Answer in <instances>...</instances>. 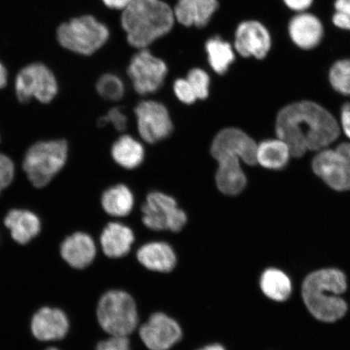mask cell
<instances>
[{"mask_svg":"<svg viewBox=\"0 0 350 350\" xmlns=\"http://www.w3.org/2000/svg\"><path fill=\"white\" fill-rule=\"evenodd\" d=\"M15 94L21 103L32 99L48 104L59 93V82L51 68L41 62H33L22 68L16 74L14 82Z\"/></svg>","mask_w":350,"mask_h":350,"instance_id":"cell-7","label":"cell"},{"mask_svg":"<svg viewBox=\"0 0 350 350\" xmlns=\"http://www.w3.org/2000/svg\"><path fill=\"white\" fill-rule=\"evenodd\" d=\"M1 190H2L1 188H0V192H1Z\"/></svg>","mask_w":350,"mask_h":350,"instance_id":"cell-43","label":"cell"},{"mask_svg":"<svg viewBox=\"0 0 350 350\" xmlns=\"http://www.w3.org/2000/svg\"><path fill=\"white\" fill-rule=\"evenodd\" d=\"M96 90L100 97L111 102H118L124 98L125 85L120 77L113 73H105L96 83Z\"/></svg>","mask_w":350,"mask_h":350,"instance_id":"cell-28","label":"cell"},{"mask_svg":"<svg viewBox=\"0 0 350 350\" xmlns=\"http://www.w3.org/2000/svg\"><path fill=\"white\" fill-rule=\"evenodd\" d=\"M169 72L163 59L148 49L138 50L130 60L126 74L139 95L155 94L164 85Z\"/></svg>","mask_w":350,"mask_h":350,"instance_id":"cell-10","label":"cell"},{"mask_svg":"<svg viewBox=\"0 0 350 350\" xmlns=\"http://www.w3.org/2000/svg\"><path fill=\"white\" fill-rule=\"evenodd\" d=\"M258 288L266 299L282 303L290 299L293 292L291 279L281 269L267 268L258 278Z\"/></svg>","mask_w":350,"mask_h":350,"instance_id":"cell-23","label":"cell"},{"mask_svg":"<svg viewBox=\"0 0 350 350\" xmlns=\"http://www.w3.org/2000/svg\"><path fill=\"white\" fill-rule=\"evenodd\" d=\"M330 84L339 94L350 96V59H340L332 66L329 71Z\"/></svg>","mask_w":350,"mask_h":350,"instance_id":"cell-29","label":"cell"},{"mask_svg":"<svg viewBox=\"0 0 350 350\" xmlns=\"http://www.w3.org/2000/svg\"><path fill=\"white\" fill-rule=\"evenodd\" d=\"M69 322L62 310L43 308L34 314L31 329L39 340L49 341L63 339L68 334Z\"/></svg>","mask_w":350,"mask_h":350,"instance_id":"cell-20","label":"cell"},{"mask_svg":"<svg viewBox=\"0 0 350 350\" xmlns=\"http://www.w3.org/2000/svg\"><path fill=\"white\" fill-rule=\"evenodd\" d=\"M347 288V278L342 271L322 269L304 279L301 297L314 318L323 323H334L348 312L347 301L342 297Z\"/></svg>","mask_w":350,"mask_h":350,"instance_id":"cell-3","label":"cell"},{"mask_svg":"<svg viewBox=\"0 0 350 350\" xmlns=\"http://www.w3.org/2000/svg\"><path fill=\"white\" fill-rule=\"evenodd\" d=\"M312 169L328 187L338 191L350 190V144L323 150L314 157Z\"/></svg>","mask_w":350,"mask_h":350,"instance_id":"cell-11","label":"cell"},{"mask_svg":"<svg viewBox=\"0 0 350 350\" xmlns=\"http://www.w3.org/2000/svg\"><path fill=\"white\" fill-rule=\"evenodd\" d=\"M100 1L109 10L124 11L133 0H100Z\"/></svg>","mask_w":350,"mask_h":350,"instance_id":"cell-38","label":"cell"},{"mask_svg":"<svg viewBox=\"0 0 350 350\" xmlns=\"http://www.w3.org/2000/svg\"><path fill=\"white\" fill-rule=\"evenodd\" d=\"M103 208L108 215L115 217L129 216L133 211L135 198L133 191L128 186L116 185L103 192L102 196Z\"/></svg>","mask_w":350,"mask_h":350,"instance_id":"cell-26","label":"cell"},{"mask_svg":"<svg viewBox=\"0 0 350 350\" xmlns=\"http://www.w3.org/2000/svg\"><path fill=\"white\" fill-rule=\"evenodd\" d=\"M61 256L73 269L89 268L97 257V245L90 234L77 232L69 236L61 245Z\"/></svg>","mask_w":350,"mask_h":350,"instance_id":"cell-17","label":"cell"},{"mask_svg":"<svg viewBox=\"0 0 350 350\" xmlns=\"http://www.w3.org/2000/svg\"><path fill=\"white\" fill-rule=\"evenodd\" d=\"M334 7L336 12H343L350 16V0H336Z\"/></svg>","mask_w":350,"mask_h":350,"instance_id":"cell-40","label":"cell"},{"mask_svg":"<svg viewBox=\"0 0 350 350\" xmlns=\"http://www.w3.org/2000/svg\"><path fill=\"white\" fill-rule=\"evenodd\" d=\"M8 71L6 66L0 61V90L3 89L8 84Z\"/></svg>","mask_w":350,"mask_h":350,"instance_id":"cell-41","label":"cell"},{"mask_svg":"<svg viewBox=\"0 0 350 350\" xmlns=\"http://www.w3.org/2000/svg\"><path fill=\"white\" fill-rule=\"evenodd\" d=\"M218 167L215 180L218 190L226 196H238L247 186V177L237 157H224L216 160Z\"/></svg>","mask_w":350,"mask_h":350,"instance_id":"cell-21","label":"cell"},{"mask_svg":"<svg viewBox=\"0 0 350 350\" xmlns=\"http://www.w3.org/2000/svg\"><path fill=\"white\" fill-rule=\"evenodd\" d=\"M204 50L210 68L219 76L225 75L234 63V46L220 36L209 38L204 44Z\"/></svg>","mask_w":350,"mask_h":350,"instance_id":"cell-24","label":"cell"},{"mask_svg":"<svg viewBox=\"0 0 350 350\" xmlns=\"http://www.w3.org/2000/svg\"><path fill=\"white\" fill-rule=\"evenodd\" d=\"M133 253L138 264L152 273L169 274L178 264L176 248L165 240L147 241L135 247Z\"/></svg>","mask_w":350,"mask_h":350,"instance_id":"cell-13","label":"cell"},{"mask_svg":"<svg viewBox=\"0 0 350 350\" xmlns=\"http://www.w3.org/2000/svg\"><path fill=\"white\" fill-rule=\"evenodd\" d=\"M186 78L193 89L197 99L205 100L208 98L211 79L205 70L200 68H191Z\"/></svg>","mask_w":350,"mask_h":350,"instance_id":"cell-30","label":"cell"},{"mask_svg":"<svg viewBox=\"0 0 350 350\" xmlns=\"http://www.w3.org/2000/svg\"><path fill=\"white\" fill-rule=\"evenodd\" d=\"M332 22L339 29L350 30V16L345 13L336 12L332 16Z\"/></svg>","mask_w":350,"mask_h":350,"instance_id":"cell-36","label":"cell"},{"mask_svg":"<svg viewBox=\"0 0 350 350\" xmlns=\"http://www.w3.org/2000/svg\"><path fill=\"white\" fill-rule=\"evenodd\" d=\"M194 350H228L224 344L219 341H210V342L200 345Z\"/></svg>","mask_w":350,"mask_h":350,"instance_id":"cell-39","label":"cell"},{"mask_svg":"<svg viewBox=\"0 0 350 350\" xmlns=\"http://www.w3.org/2000/svg\"><path fill=\"white\" fill-rule=\"evenodd\" d=\"M135 243L134 231L120 222H111L100 236V247L109 260H120L133 252Z\"/></svg>","mask_w":350,"mask_h":350,"instance_id":"cell-16","label":"cell"},{"mask_svg":"<svg viewBox=\"0 0 350 350\" xmlns=\"http://www.w3.org/2000/svg\"><path fill=\"white\" fill-rule=\"evenodd\" d=\"M218 8V0H177L173 10L179 25L201 29L209 23Z\"/></svg>","mask_w":350,"mask_h":350,"instance_id":"cell-19","label":"cell"},{"mask_svg":"<svg viewBox=\"0 0 350 350\" xmlns=\"http://www.w3.org/2000/svg\"><path fill=\"white\" fill-rule=\"evenodd\" d=\"M4 224L11 231L13 239L25 245L40 233V219L32 212L25 209H12L4 219Z\"/></svg>","mask_w":350,"mask_h":350,"instance_id":"cell-22","label":"cell"},{"mask_svg":"<svg viewBox=\"0 0 350 350\" xmlns=\"http://www.w3.org/2000/svg\"><path fill=\"white\" fill-rule=\"evenodd\" d=\"M68 152V143L64 139L38 142L30 147L25 156L23 169L33 186L46 187L64 168Z\"/></svg>","mask_w":350,"mask_h":350,"instance_id":"cell-6","label":"cell"},{"mask_svg":"<svg viewBox=\"0 0 350 350\" xmlns=\"http://www.w3.org/2000/svg\"><path fill=\"white\" fill-rule=\"evenodd\" d=\"M55 36L64 50L81 56H91L106 45L111 31L97 17L85 14L61 23Z\"/></svg>","mask_w":350,"mask_h":350,"instance_id":"cell-5","label":"cell"},{"mask_svg":"<svg viewBox=\"0 0 350 350\" xmlns=\"http://www.w3.org/2000/svg\"><path fill=\"white\" fill-rule=\"evenodd\" d=\"M174 10L163 0H133L122 12L126 42L137 50L148 49L174 28Z\"/></svg>","mask_w":350,"mask_h":350,"instance_id":"cell-2","label":"cell"},{"mask_svg":"<svg viewBox=\"0 0 350 350\" xmlns=\"http://www.w3.org/2000/svg\"><path fill=\"white\" fill-rule=\"evenodd\" d=\"M291 10L297 13L304 12L312 5L314 0H283Z\"/></svg>","mask_w":350,"mask_h":350,"instance_id":"cell-35","label":"cell"},{"mask_svg":"<svg viewBox=\"0 0 350 350\" xmlns=\"http://www.w3.org/2000/svg\"><path fill=\"white\" fill-rule=\"evenodd\" d=\"M113 161L126 170H134L143 163L146 152L141 142L129 135H122L111 148Z\"/></svg>","mask_w":350,"mask_h":350,"instance_id":"cell-25","label":"cell"},{"mask_svg":"<svg viewBox=\"0 0 350 350\" xmlns=\"http://www.w3.org/2000/svg\"><path fill=\"white\" fill-rule=\"evenodd\" d=\"M257 144L243 131L235 128L223 129L214 137L211 144V154L217 160L223 157H237L244 163L255 165Z\"/></svg>","mask_w":350,"mask_h":350,"instance_id":"cell-14","label":"cell"},{"mask_svg":"<svg viewBox=\"0 0 350 350\" xmlns=\"http://www.w3.org/2000/svg\"><path fill=\"white\" fill-rule=\"evenodd\" d=\"M291 155L290 148L282 139H266L257 146L256 161L264 168L280 170L288 165Z\"/></svg>","mask_w":350,"mask_h":350,"instance_id":"cell-27","label":"cell"},{"mask_svg":"<svg viewBox=\"0 0 350 350\" xmlns=\"http://www.w3.org/2000/svg\"><path fill=\"white\" fill-rule=\"evenodd\" d=\"M142 210L143 224L152 231L178 233L187 222V214L178 207L176 200L163 192L148 193Z\"/></svg>","mask_w":350,"mask_h":350,"instance_id":"cell-8","label":"cell"},{"mask_svg":"<svg viewBox=\"0 0 350 350\" xmlns=\"http://www.w3.org/2000/svg\"><path fill=\"white\" fill-rule=\"evenodd\" d=\"M15 167L12 161L6 155L0 153V188L10 186L14 178Z\"/></svg>","mask_w":350,"mask_h":350,"instance_id":"cell-34","label":"cell"},{"mask_svg":"<svg viewBox=\"0 0 350 350\" xmlns=\"http://www.w3.org/2000/svg\"><path fill=\"white\" fill-rule=\"evenodd\" d=\"M271 47L272 37L266 26L259 21H244L236 28L234 48L236 53L243 58L265 59Z\"/></svg>","mask_w":350,"mask_h":350,"instance_id":"cell-15","label":"cell"},{"mask_svg":"<svg viewBox=\"0 0 350 350\" xmlns=\"http://www.w3.org/2000/svg\"><path fill=\"white\" fill-rule=\"evenodd\" d=\"M275 133L286 143L293 157H303L308 151H321L334 143L340 128L334 116L310 100L288 105L278 113Z\"/></svg>","mask_w":350,"mask_h":350,"instance_id":"cell-1","label":"cell"},{"mask_svg":"<svg viewBox=\"0 0 350 350\" xmlns=\"http://www.w3.org/2000/svg\"><path fill=\"white\" fill-rule=\"evenodd\" d=\"M340 120L345 134L350 139V103H345L341 108Z\"/></svg>","mask_w":350,"mask_h":350,"instance_id":"cell-37","label":"cell"},{"mask_svg":"<svg viewBox=\"0 0 350 350\" xmlns=\"http://www.w3.org/2000/svg\"><path fill=\"white\" fill-rule=\"evenodd\" d=\"M288 31L292 42L303 50H312L319 46L325 33L321 20L306 12L292 17Z\"/></svg>","mask_w":350,"mask_h":350,"instance_id":"cell-18","label":"cell"},{"mask_svg":"<svg viewBox=\"0 0 350 350\" xmlns=\"http://www.w3.org/2000/svg\"><path fill=\"white\" fill-rule=\"evenodd\" d=\"M94 350H133L131 336L105 335L95 345Z\"/></svg>","mask_w":350,"mask_h":350,"instance_id":"cell-31","label":"cell"},{"mask_svg":"<svg viewBox=\"0 0 350 350\" xmlns=\"http://www.w3.org/2000/svg\"><path fill=\"white\" fill-rule=\"evenodd\" d=\"M139 135L148 144L159 143L168 138L174 126L168 109L163 103L144 100L134 109Z\"/></svg>","mask_w":350,"mask_h":350,"instance_id":"cell-12","label":"cell"},{"mask_svg":"<svg viewBox=\"0 0 350 350\" xmlns=\"http://www.w3.org/2000/svg\"><path fill=\"white\" fill-rule=\"evenodd\" d=\"M135 335L148 350H172L181 342L185 332L176 318L156 310L139 323Z\"/></svg>","mask_w":350,"mask_h":350,"instance_id":"cell-9","label":"cell"},{"mask_svg":"<svg viewBox=\"0 0 350 350\" xmlns=\"http://www.w3.org/2000/svg\"><path fill=\"white\" fill-rule=\"evenodd\" d=\"M173 91L175 97L178 98L179 102L183 104L191 105L194 104L197 100L196 95L193 89H192L190 83L187 79L178 78L175 80L173 84Z\"/></svg>","mask_w":350,"mask_h":350,"instance_id":"cell-32","label":"cell"},{"mask_svg":"<svg viewBox=\"0 0 350 350\" xmlns=\"http://www.w3.org/2000/svg\"><path fill=\"white\" fill-rule=\"evenodd\" d=\"M95 316L100 330L107 336H133L142 323L137 300L121 288H109L100 295Z\"/></svg>","mask_w":350,"mask_h":350,"instance_id":"cell-4","label":"cell"},{"mask_svg":"<svg viewBox=\"0 0 350 350\" xmlns=\"http://www.w3.org/2000/svg\"><path fill=\"white\" fill-rule=\"evenodd\" d=\"M108 124H112L119 131H124L128 126V117L120 107H113L109 109L106 116L100 117L98 121L99 126Z\"/></svg>","mask_w":350,"mask_h":350,"instance_id":"cell-33","label":"cell"},{"mask_svg":"<svg viewBox=\"0 0 350 350\" xmlns=\"http://www.w3.org/2000/svg\"><path fill=\"white\" fill-rule=\"evenodd\" d=\"M46 350H59V349H56V348H49V349H47Z\"/></svg>","mask_w":350,"mask_h":350,"instance_id":"cell-42","label":"cell"}]
</instances>
